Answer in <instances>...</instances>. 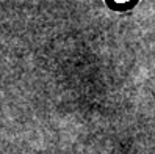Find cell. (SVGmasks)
I'll return each instance as SVG.
<instances>
[{"label":"cell","mask_w":155,"mask_h":154,"mask_svg":"<svg viewBox=\"0 0 155 154\" xmlns=\"http://www.w3.org/2000/svg\"><path fill=\"white\" fill-rule=\"evenodd\" d=\"M141 2V0H104L107 8L114 13H129Z\"/></svg>","instance_id":"cell-1"}]
</instances>
